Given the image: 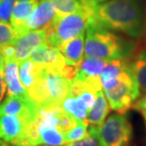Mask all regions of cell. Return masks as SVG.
I'll use <instances>...</instances> for the list:
<instances>
[{"instance_id": "obj_16", "label": "cell", "mask_w": 146, "mask_h": 146, "mask_svg": "<svg viewBox=\"0 0 146 146\" xmlns=\"http://www.w3.org/2000/svg\"><path fill=\"white\" fill-rule=\"evenodd\" d=\"M108 61L94 57H86L78 66V78H100Z\"/></svg>"}, {"instance_id": "obj_6", "label": "cell", "mask_w": 146, "mask_h": 146, "mask_svg": "<svg viewBox=\"0 0 146 146\" xmlns=\"http://www.w3.org/2000/svg\"><path fill=\"white\" fill-rule=\"evenodd\" d=\"M132 124L125 114L114 113L99 127L101 146H127L132 138Z\"/></svg>"}, {"instance_id": "obj_17", "label": "cell", "mask_w": 146, "mask_h": 146, "mask_svg": "<svg viewBox=\"0 0 146 146\" xmlns=\"http://www.w3.org/2000/svg\"><path fill=\"white\" fill-rule=\"evenodd\" d=\"M40 72V66L33 62L30 58L24 60L23 62L19 63V76L20 80L28 91L33 88L34 84H36L38 76Z\"/></svg>"}, {"instance_id": "obj_10", "label": "cell", "mask_w": 146, "mask_h": 146, "mask_svg": "<svg viewBox=\"0 0 146 146\" xmlns=\"http://www.w3.org/2000/svg\"><path fill=\"white\" fill-rule=\"evenodd\" d=\"M84 37H86V31L62 43L58 46V49L65 58L68 65L76 66V68L81 65L82 61L84 60Z\"/></svg>"}, {"instance_id": "obj_18", "label": "cell", "mask_w": 146, "mask_h": 146, "mask_svg": "<svg viewBox=\"0 0 146 146\" xmlns=\"http://www.w3.org/2000/svg\"><path fill=\"white\" fill-rule=\"evenodd\" d=\"M52 3L58 18L71 14L81 9V3L79 0H52Z\"/></svg>"}, {"instance_id": "obj_9", "label": "cell", "mask_w": 146, "mask_h": 146, "mask_svg": "<svg viewBox=\"0 0 146 146\" xmlns=\"http://www.w3.org/2000/svg\"><path fill=\"white\" fill-rule=\"evenodd\" d=\"M48 44L46 31H29L16 37L13 46L14 60L18 63L28 59L38 48Z\"/></svg>"}, {"instance_id": "obj_2", "label": "cell", "mask_w": 146, "mask_h": 146, "mask_svg": "<svg viewBox=\"0 0 146 146\" xmlns=\"http://www.w3.org/2000/svg\"><path fill=\"white\" fill-rule=\"evenodd\" d=\"M141 43L122 37L93 23H87L84 37V56L106 61L127 60L136 53Z\"/></svg>"}, {"instance_id": "obj_23", "label": "cell", "mask_w": 146, "mask_h": 146, "mask_svg": "<svg viewBox=\"0 0 146 146\" xmlns=\"http://www.w3.org/2000/svg\"><path fill=\"white\" fill-rule=\"evenodd\" d=\"M79 1H80L82 7L84 9H86L90 13V15H91L92 11L96 6L99 4H102V3L106 2V1H109V0H79Z\"/></svg>"}, {"instance_id": "obj_28", "label": "cell", "mask_w": 146, "mask_h": 146, "mask_svg": "<svg viewBox=\"0 0 146 146\" xmlns=\"http://www.w3.org/2000/svg\"><path fill=\"white\" fill-rule=\"evenodd\" d=\"M142 37H144V42L146 43V17H145V22H144V29H143V35Z\"/></svg>"}, {"instance_id": "obj_3", "label": "cell", "mask_w": 146, "mask_h": 146, "mask_svg": "<svg viewBox=\"0 0 146 146\" xmlns=\"http://www.w3.org/2000/svg\"><path fill=\"white\" fill-rule=\"evenodd\" d=\"M71 82L59 72L40 66L36 84L28 94L38 107L61 106L68 96Z\"/></svg>"}, {"instance_id": "obj_20", "label": "cell", "mask_w": 146, "mask_h": 146, "mask_svg": "<svg viewBox=\"0 0 146 146\" xmlns=\"http://www.w3.org/2000/svg\"><path fill=\"white\" fill-rule=\"evenodd\" d=\"M99 127L100 126L90 125L88 128V133H87L86 138H84L81 141L68 143L66 146H101L100 141H99L98 139Z\"/></svg>"}, {"instance_id": "obj_26", "label": "cell", "mask_w": 146, "mask_h": 146, "mask_svg": "<svg viewBox=\"0 0 146 146\" xmlns=\"http://www.w3.org/2000/svg\"><path fill=\"white\" fill-rule=\"evenodd\" d=\"M4 65H5V60H4V57H3V54H2V49L0 48V70H3V69H4Z\"/></svg>"}, {"instance_id": "obj_1", "label": "cell", "mask_w": 146, "mask_h": 146, "mask_svg": "<svg viewBox=\"0 0 146 146\" xmlns=\"http://www.w3.org/2000/svg\"><path fill=\"white\" fill-rule=\"evenodd\" d=\"M144 22L142 0H109L96 6L88 19V23L135 39L143 35Z\"/></svg>"}, {"instance_id": "obj_12", "label": "cell", "mask_w": 146, "mask_h": 146, "mask_svg": "<svg viewBox=\"0 0 146 146\" xmlns=\"http://www.w3.org/2000/svg\"><path fill=\"white\" fill-rule=\"evenodd\" d=\"M130 66L139 84V94H146V43L142 42L129 59Z\"/></svg>"}, {"instance_id": "obj_15", "label": "cell", "mask_w": 146, "mask_h": 146, "mask_svg": "<svg viewBox=\"0 0 146 146\" xmlns=\"http://www.w3.org/2000/svg\"><path fill=\"white\" fill-rule=\"evenodd\" d=\"M38 4V1L19 2L14 5L11 15V25L15 31L17 36L19 35L20 31L24 25L26 20L31 15L33 10Z\"/></svg>"}, {"instance_id": "obj_7", "label": "cell", "mask_w": 146, "mask_h": 146, "mask_svg": "<svg viewBox=\"0 0 146 146\" xmlns=\"http://www.w3.org/2000/svg\"><path fill=\"white\" fill-rule=\"evenodd\" d=\"M34 119L19 115H0V139L13 144L29 145V132Z\"/></svg>"}, {"instance_id": "obj_14", "label": "cell", "mask_w": 146, "mask_h": 146, "mask_svg": "<svg viewBox=\"0 0 146 146\" xmlns=\"http://www.w3.org/2000/svg\"><path fill=\"white\" fill-rule=\"evenodd\" d=\"M125 62L126 60H112L107 62L100 76L104 91L111 89L118 83L119 75L124 68Z\"/></svg>"}, {"instance_id": "obj_19", "label": "cell", "mask_w": 146, "mask_h": 146, "mask_svg": "<svg viewBox=\"0 0 146 146\" xmlns=\"http://www.w3.org/2000/svg\"><path fill=\"white\" fill-rule=\"evenodd\" d=\"M88 133V123L86 121H78L77 123L71 130L65 134V139L66 143H71L78 141H81L86 138Z\"/></svg>"}, {"instance_id": "obj_30", "label": "cell", "mask_w": 146, "mask_h": 146, "mask_svg": "<svg viewBox=\"0 0 146 146\" xmlns=\"http://www.w3.org/2000/svg\"><path fill=\"white\" fill-rule=\"evenodd\" d=\"M143 116V118H144V121H145V125H146V114H144V115H142Z\"/></svg>"}, {"instance_id": "obj_25", "label": "cell", "mask_w": 146, "mask_h": 146, "mask_svg": "<svg viewBox=\"0 0 146 146\" xmlns=\"http://www.w3.org/2000/svg\"><path fill=\"white\" fill-rule=\"evenodd\" d=\"M6 82H5V78H4V71L0 70V104L4 98L5 92H6Z\"/></svg>"}, {"instance_id": "obj_24", "label": "cell", "mask_w": 146, "mask_h": 146, "mask_svg": "<svg viewBox=\"0 0 146 146\" xmlns=\"http://www.w3.org/2000/svg\"><path fill=\"white\" fill-rule=\"evenodd\" d=\"M132 108L139 111V112H141L142 115L146 114V94L142 95L141 98H139L138 100L134 103Z\"/></svg>"}, {"instance_id": "obj_21", "label": "cell", "mask_w": 146, "mask_h": 146, "mask_svg": "<svg viewBox=\"0 0 146 146\" xmlns=\"http://www.w3.org/2000/svg\"><path fill=\"white\" fill-rule=\"evenodd\" d=\"M17 34L11 24L0 22V48L8 45H13Z\"/></svg>"}, {"instance_id": "obj_29", "label": "cell", "mask_w": 146, "mask_h": 146, "mask_svg": "<svg viewBox=\"0 0 146 146\" xmlns=\"http://www.w3.org/2000/svg\"><path fill=\"white\" fill-rule=\"evenodd\" d=\"M29 1H38V0H15L16 3H19V2H29Z\"/></svg>"}, {"instance_id": "obj_5", "label": "cell", "mask_w": 146, "mask_h": 146, "mask_svg": "<svg viewBox=\"0 0 146 146\" xmlns=\"http://www.w3.org/2000/svg\"><path fill=\"white\" fill-rule=\"evenodd\" d=\"M90 13L81 6V9L66 16L57 18L46 31L48 44L58 48L61 44L86 31Z\"/></svg>"}, {"instance_id": "obj_8", "label": "cell", "mask_w": 146, "mask_h": 146, "mask_svg": "<svg viewBox=\"0 0 146 146\" xmlns=\"http://www.w3.org/2000/svg\"><path fill=\"white\" fill-rule=\"evenodd\" d=\"M57 18L52 0H40L31 14L25 21L19 35L29 31H48Z\"/></svg>"}, {"instance_id": "obj_13", "label": "cell", "mask_w": 146, "mask_h": 146, "mask_svg": "<svg viewBox=\"0 0 146 146\" xmlns=\"http://www.w3.org/2000/svg\"><path fill=\"white\" fill-rule=\"evenodd\" d=\"M110 110V106L104 93V90H101L97 94V98H96L94 104L88 110L86 117V122L88 123V125L100 126L106 121Z\"/></svg>"}, {"instance_id": "obj_27", "label": "cell", "mask_w": 146, "mask_h": 146, "mask_svg": "<svg viewBox=\"0 0 146 146\" xmlns=\"http://www.w3.org/2000/svg\"><path fill=\"white\" fill-rule=\"evenodd\" d=\"M0 146H27V145H17V144H13L10 143V142L4 141L2 139H0Z\"/></svg>"}, {"instance_id": "obj_11", "label": "cell", "mask_w": 146, "mask_h": 146, "mask_svg": "<svg viewBox=\"0 0 146 146\" xmlns=\"http://www.w3.org/2000/svg\"><path fill=\"white\" fill-rule=\"evenodd\" d=\"M4 78L8 90V96L30 98L27 90L23 86L19 76V63L14 59L5 61Z\"/></svg>"}, {"instance_id": "obj_22", "label": "cell", "mask_w": 146, "mask_h": 146, "mask_svg": "<svg viewBox=\"0 0 146 146\" xmlns=\"http://www.w3.org/2000/svg\"><path fill=\"white\" fill-rule=\"evenodd\" d=\"M15 0H0V21L8 23L11 19V11Z\"/></svg>"}, {"instance_id": "obj_4", "label": "cell", "mask_w": 146, "mask_h": 146, "mask_svg": "<svg viewBox=\"0 0 146 146\" xmlns=\"http://www.w3.org/2000/svg\"><path fill=\"white\" fill-rule=\"evenodd\" d=\"M110 108L117 113L125 114L139 98V84L131 69L129 59L126 60L118 83L112 88L104 91Z\"/></svg>"}]
</instances>
